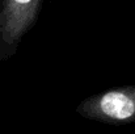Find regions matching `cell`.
<instances>
[{
	"instance_id": "7a4b0ae2",
	"label": "cell",
	"mask_w": 135,
	"mask_h": 134,
	"mask_svg": "<svg viewBox=\"0 0 135 134\" xmlns=\"http://www.w3.org/2000/svg\"><path fill=\"white\" fill-rule=\"evenodd\" d=\"M45 0H0V61L17 53L24 36L34 26Z\"/></svg>"
},
{
	"instance_id": "6da1fadb",
	"label": "cell",
	"mask_w": 135,
	"mask_h": 134,
	"mask_svg": "<svg viewBox=\"0 0 135 134\" xmlns=\"http://www.w3.org/2000/svg\"><path fill=\"white\" fill-rule=\"evenodd\" d=\"M76 113L84 118L125 125L135 122V86L106 89L84 99L76 107Z\"/></svg>"
}]
</instances>
